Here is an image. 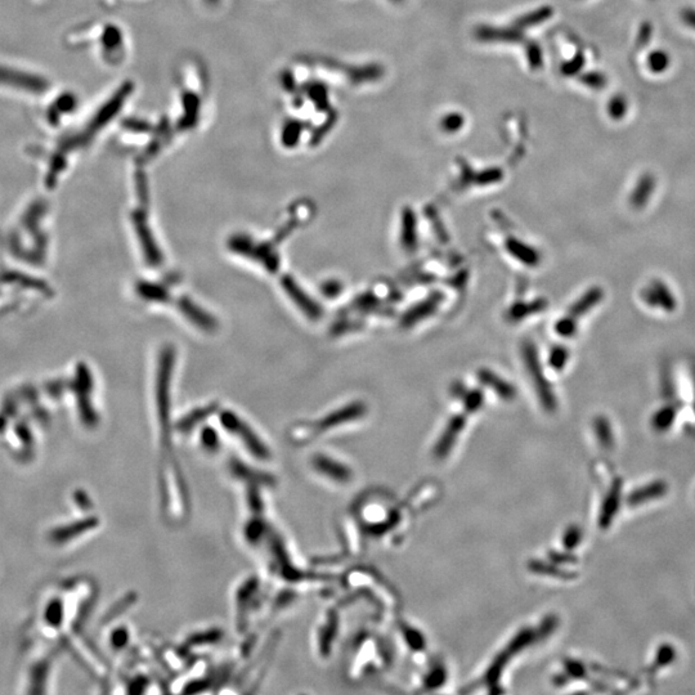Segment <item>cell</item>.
<instances>
[{
  "label": "cell",
  "mask_w": 695,
  "mask_h": 695,
  "mask_svg": "<svg viewBox=\"0 0 695 695\" xmlns=\"http://www.w3.org/2000/svg\"><path fill=\"white\" fill-rule=\"evenodd\" d=\"M523 360L526 363L529 377L535 384L541 401L545 404L546 408L552 410L555 407V398H554V394L548 385V380L545 379L542 367L539 366V355H537V351L533 344L526 343L523 345Z\"/></svg>",
  "instance_id": "obj_1"
},
{
  "label": "cell",
  "mask_w": 695,
  "mask_h": 695,
  "mask_svg": "<svg viewBox=\"0 0 695 695\" xmlns=\"http://www.w3.org/2000/svg\"><path fill=\"white\" fill-rule=\"evenodd\" d=\"M645 303L650 307L672 312L676 308V299L666 284L661 281H653L643 291Z\"/></svg>",
  "instance_id": "obj_2"
},
{
  "label": "cell",
  "mask_w": 695,
  "mask_h": 695,
  "mask_svg": "<svg viewBox=\"0 0 695 695\" xmlns=\"http://www.w3.org/2000/svg\"><path fill=\"white\" fill-rule=\"evenodd\" d=\"M654 188H656V178L652 174H644V176H640L636 186L630 196L631 205L636 209L645 206L650 196L653 195Z\"/></svg>",
  "instance_id": "obj_3"
},
{
  "label": "cell",
  "mask_w": 695,
  "mask_h": 695,
  "mask_svg": "<svg viewBox=\"0 0 695 695\" xmlns=\"http://www.w3.org/2000/svg\"><path fill=\"white\" fill-rule=\"evenodd\" d=\"M286 284H284V286H286L287 293L290 294V296L293 299L296 300L298 305L303 309L308 317H311L312 320H317V318L321 317V308L314 303V302H312V299L308 295H305V293H303L295 284V282H286Z\"/></svg>",
  "instance_id": "obj_4"
},
{
  "label": "cell",
  "mask_w": 695,
  "mask_h": 695,
  "mask_svg": "<svg viewBox=\"0 0 695 695\" xmlns=\"http://www.w3.org/2000/svg\"><path fill=\"white\" fill-rule=\"evenodd\" d=\"M506 247H508L510 254L512 255L515 259H518L523 264L530 265V267L539 264L541 256L533 247L524 245L523 242H519L517 240H508Z\"/></svg>",
  "instance_id": "obj_5"
},
{
  "label": "cell",
  "mask_w": 695,
  "mask_h": 695,
  "mask_svg": "<svg viewBox=\"0 0 695 695\" xmlns=\"http://www.w3.org/2000/svg\"><path fill=\"white\" fill-rule=\"evenodd\" d=\"M603 299V291L600 289H591L586 294L583 295L574 305L570 308L568 312L569 317L576 320L578 317L583 315L588 312L591 308H594L600 300Z\"/></svg>",
  "instance_id": "obj_6"
},
{
  "label": "cell",
  "mask_w": 695,
  "mask_h": 695,
  "mask_svg": "<svg viewBox=\"0 0 695 695\" xmlns=\"http://www.w3.org/2000/svg\"><path fill=\"white\" fill-rule=\"evenodd\" d=\"M416 219L411 210H406L402 218V245L404 249L411 250L416 246L417 232H416Z\"/></svg>",
  "instance_id": "obj_7"
},
{
  "label": "cell",
  "mask_w": 695,
  "mask_h": 695,
  "mask_svg": "<svg viewBox=\"0 0 695 695\" xmlns=\"http://www.w3.org/2000/svg\"><path fill=\"white\" fill-rule=\"evenodd\" d=\"M479 379L483 384L490 385L495 392L499 394L502 398L510 400L514 397V389L508 382H504L497 375L490 373V371H481Z\"/></svg>",
  "instance_id": "obj_8"
},
{
  "label": "cell",
  "mask_w": 695,
  "mask_h": 695,
  "mask_svg": "<svg viewBox=\"0 0 695 695\" xmlns=\"http://www.w3.org/2000/svg\"><path fill=\"white\" fill-rule=\"evenodd\" d=\"M647 68L654 74L666 72L671 65V57L666 50H656L650 52L646 59Z\"/></svg>",
  "instance_id": "obj_9"
},
{
  "label": "cell",
  "mask_w": 695,
  "mask_h": 695,
  "mask_svg": "<svg viewBox=\"0 0 695 695\" xmlns=\"http://www.w3.org/2000/svg\"><path fill=\"white\" fill-rule=\"evenodd\" d=\"M438 303H439V299L437 300V298H433L431 300H426L424 303L419 304L417 307H415L413 309H411V312L406 314V317H404L406 326H407V323H408V326H411L412 323L420 321L424 317L429 315V313H431L437 308Z\"/></svg>",
  "instance_id": "obj_10"
},
{
  "label": "cell",
  "mask_w": 695,
  "mask_h": 695,
  "mask_svg": "<svg viewBox=\"0 0 695 695\" xmlns=\"http://www.w3.org/2000/svg\"><path fill=\"white\" fill-rule=\"evenodd\" d=\"M462 426H464V420H462V417H456V419H453V420L450 422V428H448L447 431L443 434L441 442H439V446H438V448H437V450H438L441 455H444V453H447V452H448L450 446H452V443L455 441V437L460 433L461 429H462Z\"/></svg>",
  "instance_id": "obj_11"
},
{
  "label": "cell",
  "mask_w": 695,
  "mask_h": 695,
  "mask_svg": "<svg viewBox=\"0 0 695 695\" xmlns=\"http://www.w3.org/2000/svg\"><path fill=\"white\" fill-rule=\"evenodd\" d=\"M628 112V101L622 94H616L608 102V114L614 121H621Z\"/></svg>",
  "instance_id": "obj_12"
},
{
  "label": "cell",
  "mask_w": 695,
  "mask_h": 695,
  "mask_svg": "<svg viewBox=\"0 0 695 695\" xmlns=\"http://www.w3.org/2000/svg\"><path fill=\"white\" fill-rule=\"evenodd\" d=\"M317 466L324 474L335 477L338 479L346 480L349 478V473H348V470H345L343 466H339L338 464H335L333 461L326 460L324 457H322L321 460L317 461Z\"/></svg>",
  "instance_id": "obj_13"
},
{
  "label": "cell",
  "mask_w": 695,
  "mask_h": 695,
  "mask_svg": "<svg viewBox=\"0 0 695 695\" xmlns=\"http://www.w3.org/2000/svg\"><path fill=\"white\" fill-rule=\"evenodd\" d=\"M653 26L650 22H643L639 28L636 37V45L639 48L645 47L646 44L652 40L653 37Z\"/></svg>",
  "instance_id": "obj_14"
},
{
  "label": "cell",
  "mask_w": 695,
  "mask_h": 695,
  "mask_svg": "<svg viewBox=\"0 0 695 695\" xmlns=\"http://www.w3.org/2000/svg\"><path fill=\"white\" fill-rule=\"evenodd\" d=\"M576 329H577V323H576V320H573L572 317L567 315L566 318L560 320L558 323H557V331H558L560 336H573L574 333H576Z\"/></svg>",
  "instance_id": "obj_15"
},
{
  "label": "cell",
  "mask_w": 695,
  "mask_h": 695,
  "mask_svg": "<svg viewBox=\"0 0 695 695\" xmlns=\"http://www.w3.org/2000/svg\"><path fill=\"white\" fill-rule=\"evenodd\" d=\"M585 83L588 84L590 88L597 89V90H601V89L605 88L608 84V79L604 74H600V72H590L586 76H585Z\"/></svg>",
  "instance_id": "obj_16"
},
{
  "label": "cell",
  "mask_w": 695,
  "mask_h": 695,
  "mask_svg": "<svg viewBox=\"0 0 695 695\" xmlns=\"http://www.w3.org/2000/svg\"><path fill=\"white\" fill-rule=\"evenodd\" d=\"M550 355H551L550 357V364L554 369H557V370H561L564 367L566 362H567V360H568V352L564 348L554 349Z\"/></svg>",
  "instance_id": "obj_17"
},
{
  "label": "cell",
  "mask_w": 695,
  "mask_h": 695,
  "mask_svg": "<svg viewBox=\"0 0 695 695\" xmlns=\"http://www.w3.org/2000/svg\"><path fill=\"white\" fill-rule=\"evenodd\" d=\"M681 20L687 25L690 29L695 30V8L687 7L681 10Z\"/></svg>",
  "instance_id": "obj_18"
}]
</instances>
